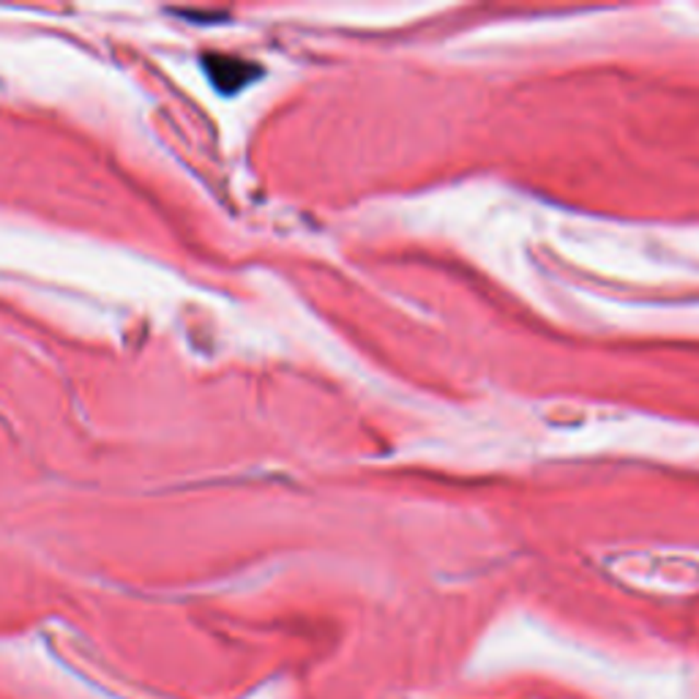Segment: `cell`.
<instances>
[{
    "mask_svg": "<svg viewBox=\"0 0 699 699\" xmlns=\"http://www.w3.org/2000/svg\"><path fill=\"white\" fill-rule=\"evenodd\" d=\"M202 63H206V74L211 77V82L222 93H238L241 88H246L252 80L260 77L257 63L241 60L235 55H202Z\"/></svg>",
    "mask_w": 699,
    "mask_h": 699,
    "instance_id": "obj_1",
    "label": "cell"
}]
</instances>
